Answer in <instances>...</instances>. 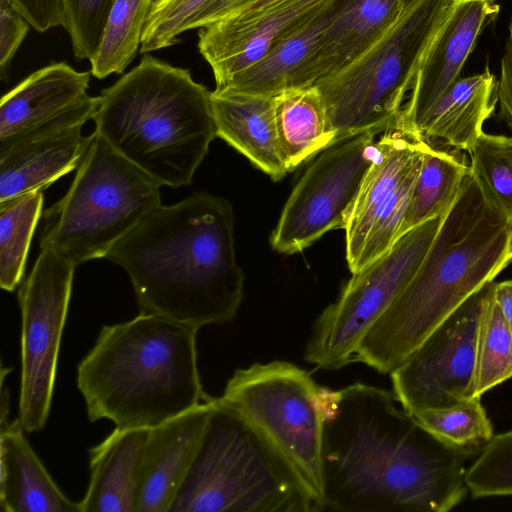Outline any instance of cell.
<instances>
[{"label":"cell","mask_w":512,"mask_h":512,"mask_svg":"<svg viewBox=\"0 0 512 512\" xmlns=\"http://www.w3.org/2000/svg\"><path fill=\"white\" fill-rule=\"evenodd\" d=\"M323 511L447 512L468 495L467 462L397 406L393 392L356 382L321 387Z\"/></svg>","instance_id":"cell-1"},{"label":"cell","mask_w":512,"mask_h":512,"mask_svg":"<svg viewBox=\"0 0 512 512\" xmlns=\"http://www.w3.org/2000/svg\"><path fill=\"white\" fill-rule=\"evenodd\" d=\"M105 258L128 274L140 312L198 330L232 321L243 298L232 205L204 191L154 209Z\"/></svg>","instance_id":"cell-2"},{"label":"cell","mask_w":512,"mask_h":512,"mask_svg":"<svg viewBox=\"0 0 512 512\" xmlns=\"http://www.w3.org/2000/svg\"><path fill=\"white\" fill-rule=\"evenodd\" d=\"M512 262V221L468 173L405 289L364 335L354 362L387 374L456 309Z\"/></svg>","instance_id":"cell-3"},{"label":"cell","mask_w":512,"mask_h":512,"mask_svg":"<svg viewBox=\"0 0 512 512\" xmlns=\"http://www.w3.org/2000/svg\"><path fill=\"white\" fill-rule=\"evenodd\" d=\"M198 329L140 312L104 325L77 365L76 383L91 422L153 428L210 398L197 364Z\"/></svg>","instance_id":"cell-4"},{"label":"cell","mask_w":512,"mask_h":512,"mask_svg":"<svg viewBox=\"0 0 512 512\" xmlns=\"http://www.w3.org/2000/svg\"><path fill=\"white\" fill-rule=\"evenodd\" d=\"M95 132L162 186H188L217 137L211 91L150 55L102 90Z\"/></svg>","instance_id":"cell-5"},{"label":"cell","mask_w":512,"mask_h":512,"mask_svg":"<svg viewBox=\"0 0 512 512\" xmlns=\"http://www.w3.org/2000/svg\"><path fill=\"white\" fill-rule=\"evenodd\" d=\"M291 467L234 409L215 398L170 512H318Z\"/></svg>","instance_id":"cell-6"},{"label":"cell","mask_w":512,"mask_h":512,"mask_svg":"<svg viewBox=\"0 0 512 512\" xmlns=\"http://www.w3.org/2000/svg\"><path fill=\"white\" fill-rule=\"evenodd\" d=\"M455 0H412L367 51L315 85L335 134L395 131L419 64Z\"/></svg>","instance_id":"cell-7"},{"label":"cell","mask_w":512,"mask_h":512,"mask_svg":"<svg viewBox=\"0 0 512 512\" xmlns=\"http://www.w3.org/2000/svg\"><path fill=\"white\" fill-rule=\"evenodd\" d=\"M66 194L42 213L39 248L76 267L105 258L154 209L160 185L95 131Z\"/></svg>","instance_id":"cell-8"},{"label":"cell","mask_w":512,"mask_h":512,"mask_svg":"<svg viewBox=\"0 0 512 512\" xmlns=\"http://www.w3.org/2000/svg\"><path fill=\"white\" fill-rule=\"evenodd\" d=\"M321 387L297 365L274 360L237 369L219 399L268 442L323 511Z\"/></svg>","instance_id":"cell-9"},{"label":"cell","mask_w":512,"mask_h":512,"mask_svg":"<svg viewBox=\"0 0 512 512\" xmlns=\"http://www.w3.org/2000/svg\"><path fill=\"white\" fill-rule=\"evenodd\" d=\"M445 215L403 233L380 257L358 272L315 320L304 359L326 370L354 363L360 341L405 289L428 253Z\"/></svg>","instance_id":"cell-10"},{"label":"cell","mask_w":512,"mask_h":512,"mask_svg":"<svg viewBox=\"0 0 512 512\" xmlns=\"http://www.w3.org/2000/svg\"><path fill=\"white\" fill-rule=\"evenodd\" d=\"M76 266L53 249L40 250L19 286L21 377L19 421L25 432L48 419Z\"/></svg>","instance_id":"cell-11"},{"label":"cell","mask_w":512,"mask_h":512,"mask_svg":"<svg viewBox=\"0 0 512 512\" xmlns=\"http://www.w3.org/2000/svg\"><path fill=\"white\" fill-rule=\"evenodd\" d=\"M375 137L355 135L322 151L286 201L271 235L274 250L294 254L330 230H345L376 157Z\"/></svg>","instance_id":"cell-12"},{"label":"cell","mask_w":512,"mask_h":512,"mask_svg":"<svg viewBox=\"0 0 512 512\" xmlns=\"http://www.w3.org/2000/svg\"><path fill=\"white\" fill-rule=\"evenodd\" d=\"M494 287L491 281L469 297L390 372L393 393L408 413L476 397L479 326Z\"/></svg>","instance_id":"cell-13"},{"label":"cell","mask_w":512,"mask_h":512,"mask_svg":"<svg viewBox=\"0 0 512 512\" xmlns=\"http://www.w3.org/2000/svg\"><path fill=\"white\" fill-rule=\"evenodd\" d=\"M428 147L423 141L394 131L386 132L376 142V157L345 228L346 260L351 273L380 257L401 236Z\"/></svg>","instance_id":"cell-14"},{"label":"cell","mask_w":512,"mask_h":512,"mask_svg":"<svg viewBox=\"0 0 512 512\" xmlns=\"http://www.w3.org/2000/svg\"><path fill=\"white\" fill-rule=\"evenodd\" d=\"M334 0H286L250 17L230 15L198 31V49L210 65L216 88L316 17Z\"/></svg>","instance_id":"cell-15"},{"label":"cell","mask_w":512,"mask_h":512,"mask_svg":"<svg viewBox=\"0 0 512 512\" xmlns=\"http://www.w3.org/2000/svg\"><path fill=\"white\" fill-rule=\"evenodd\" d=\"M498 12V0H455L419 64L394 132L412 139L426 114L460 78L477 38Z\"/></svg>","instance_id":"cell-16"},{"label":"cell","mask_w":512,"mask_h":512,"mask_svg":"<svg viewBox=\"0 0 512 512\" xmlns=\"http://www.w3.org/2000/svg\"><path fill=\"white\" fill-rule=\"evenodd\" d=\"M215 405L211 397L149 429L136 512H170Z\"/></svg>","instance_id":"cell-17"},{"label":"cell","mask_w":512,"mask_h":512,"mask_svg":"<svg viewBox=\"0 0 512 512\" xmlns=\"http://www.w3.org/2000/svg\"><path fill=\"white\" fill-rule=\"evenodd\" d=\"M336 1L280 41L258 62L235 75L224 88L216 90L273 97L286 90L315 85L325 76V34Z\"/></svg>","instance_id":"cell-18"},{"label":"cell","mask_w":512,"mask_h":512,"mask_svg":"<svg viewBox=\"0 0 512 512\" xmlns=\"http://www.w3.org/2000/svg\"><path fill=\"white\" fill-rule=\"evenodd\" d=\"M82 127L0 144V203L42 192L76 169L94 136L82 135Z\"/></svg>","instance_id":"cell-19"},{"label":"cell","mask_w":512,"mask_h":512,"mask_svg":"<svg viewBox=\"0 0 512 512\" xmlns=\"http://www.w3.org/2000/svg\"><path fill=\"white\" fill-rule=\"evenodd\" d=\"M91 72L65 62L30 74L0 101V144L19 138L64 113L88 95Z\"/></svg>","instance_id":"cell-20"},{"label":"cell","mask_w":512,"mask_h":512,"mask_svg":"<svg viewBox=\"0 0 512 512\" xmlns=\"http://www.w3.org/2000/svg\"><path fill=\"white\" fill-rule=\"evenodd\" d=\"M211 106L217 137L274 181L289 172L277 138L274 96L215 89Z\"/></svg>","instance_id":"cell-21"},{"label":"cell","mask_w":512,"mask_h":512,"mask_svg":"<svg viewBox=\"0 0 512 512\" xmlns=\"http://www.w3.org/2000/svg\"><path fill=\"white\" fill-rule=\"evenodd\" d=\"M150 428L115 429L89 450L90 481L81 512H136Z\"/></svg>","instance_id":"cell-22"},{"label":"cell","mask_w":512,"mask_h":512,"mask_svg":"<svg viewBox=\"0 0 512 512\" xmlns=\"http://www.w3.org/2000/svg\"><path fill=\"white\" fill-rule=\"evenodd\" d=\"M497 85L488 67L482 73L459 78L426 114L412 139L469 152L498 102Z\"/></svg>","instance_id":"cell-23"},{"label":"cell","mask_w":512,"mask_h":512,"mask_svg":"<svg viewBox=\"0 0 512 512\" xmlns=\"http://www.w3.org/2000/svg\"><path fill=\"white\" fill-rule=\"evenodd\" d=\"M19 419L0 430L3 512H81L54 482L24 435Z\"/></svg>","instance_id":"cell-24"},{"label":"cell","mask_w":512,"mask_h":512,"mask_svg":"<svg viewBox=\"0 0 512 512\" xmlns=\"http://www.w3.org/2000/svg\"><path fill=\"white\" fill-rule=\"evenodd\" d=\"M405 6L406 0H337L325 34V76L367 51L397 22Z\"/></svg>","instance_id":"cell-25"},{"label":"cell","mask_w":512,"mask_h":512,"mask_svg":"<svg viewBox=\"0 0 512 512\" xmlns=\"http://www.w3.org/2000/svg\"><path fill=\"white\" fill-rule=\"evenodd\" d=\"M274 113L280 151L289 172L335 143L327 108L316 85L277 94Z\"/></svg>","instance_id":"cell-26"},{"label":"cell","mask_w":512,"mask_h":512,"mask_svg":"<svg viewBox=\"0 0 512 512\" xmlns=\"http://www.w3.org/2000/svg\"><path fill=\"white\" fill-rule=\"evenodd\" d=\"M459 150L428 147L406 211L401 235L421 223L445 215L469 173Z\"/></svg>","instance_id":"cell-27"},{"label":"cell","mask_w":512,"mask_h":512,"mask_svg":"<svg viewBox=\"0 0 512 512\" xmlns=\"http://www.w3.org/2000/svg\"><path fill=\"white\" fill-rule=\"evenodd\" d=\"M152 3L153 0H114L98 47L89 60L94 77L121 74L133 61L141 47Z\"/></svg>","instance_id":"cell-28"},{"label":"cell","mask_w":512,"mask_h":512,"mask_svg":"<svg viewBox=\"0 0 512 512\" xmlns=\"http://www.w3.org/2000/svg\"><path fill=\"white\" fill-rule=\"evenodd\" d=\"M42 206V192L0 203V286L7 292H13L24 280L27 255L42 217Z\"/></svg>","instance_id":"cell-29"},{"label":"cell","mask_w":512,"mask_h":512,"mask_svg":"<svg viewBox=\"0 0 512 512\" xmlns=\"http://www.w3.org/2000/svg\"><path fill=\"white\" fill-rule=\"evenodd\" d=\"M469 154V174L484 199L512 221V137L483 132Z\"/></svg>","instance_id":"cell-30"},{"label":"cell","mask_w":512,"mask_h":512,"mask_svg":"<svg viewBox=\"0 0 512 512\" xmlns=\"http://www.w3.org/2000/svg\"><path fill=\"white\" fill-rule=\"evenodd\" d=\"M411 415L441 441L477 454L494 436L493 424L481 403V397Z\"/></svg>","instance_id":"cell-31"},{"label":"cell","mask_w":512,"mask_h":512,"mask_svg":"<svg viewBox=\"0 0 512 512\" xmlns=\"http://www.w3.org/2000/svg\"><path fill=\"white\" fill-rule=\"evenodd\" d=\"M512 377V333L494 299L488 300L478 333L475 396Z\"/></svg>","instance_id":"cell-32"},{"label":"cell","mask_w":512,"mask_h":512,"mask_svg":"<svg viewBox=\"0 0 512 512\" xmlns=\"http://www.w3.org/2000/svg\"><path fill=\"white\" fill-rule=\"evenodd\" d=\"M216 0H153L142 39L141 53L168 48L179 36L200 29L203 17Z\"/></svg>","instance_id":"cell-33"},{"label":"cell","mask_w":512,"mask_h":512,"mask_svg":"<svg viewBox=\"0 0 512 512\" xmlns=\"http://www.w3.org/2000/svg\"><path fill=\"white\" fill-rule=\"evenodd\" d=\"M465 482L474 499L512 495V429L494 434L467 467Z\"/></svg>","instance_id":"cell-34"},{"label":"cell","mask_w":512,"mask_h":512,"mask_svg":"<svg viewBox=\"0 0 512 512\" xmlns=\"http://www.w3.org/2000/svg\"><path fill=\"white\" fill-rule=\"evenodd\" d=\"M114 0H63V27L77 60L94 55Z\"/></svg>","instance_id":"cell-35"},{"label":"cell","mask_w":512,"mask_h":512,"mask_svg":"<svg viewBox=\"0 0 512 512\" xmlns=\"http://www.w3.org/2000/svg\"><path fill=\"white\" fill-rule=\"evenodd\" d=\"M30 24L16 9L11 0H0V70H6L20 44L29 31Z\"/></svg>","instance_id":"cell-36"},{"label":"cell","mask_w":512,"mask_h":512,"mask_svg":"<svg viewBox=\"0 0 512 512\" xmlns=\"http://www.w3.org/2000/svg\"><path fill=\"white\" fill-rule=\"evenodd\" d=\"M37 32L62 26L64 22L63 0H11Z\"/></svg>","instance_id":"cell-37"},{"label":"cell","mask_w":512,"mask_h":512,"mask_svg":"<svg viewBox=\"0 0 512 512\" xmlns=\"http://www.w3.org/2000/svg\"><path fill=\"white\" fill-rule=\"evenodd\" d=\"M500 117L512 132V18L501 58L500 77L497 85Z\"/></svg>","instance_id":"cell-38"},{"label":"cell","mask_w":512,"mask_h":512,"mask_svg":"<svg viewBox=\"0 0 512 512\" xmlns=\"http://www.w3.org/2000/svg\"><path fill=\"white\" fill-rule=\"evenodd\" d=\"M250 1L252 0H216L203 17L201 28L237 12Z\"/></svg>","instance_id":"cell-39"},{"label":"cell","mask_w":512,"mask_h":512,"mask_svg":"<svg viewBox=\"0 0 512 512\" xmlns=\"http://www.w3.org/2000/svg\"><path fill=\"white\" fill-rule=\"evenodd\" d=\"M494 299L500 307L512 333V280L495 283Z\"/></svg>","instance_id":"cell-40"},{"label":"cell","mask_w":512,"mask_h":512,"mask_svg":"<svg viewBox=\"0 0 512 512\" xmlns=\"http://www.w3.org/2000/svg\"><path fill=\"white\" fill-rule=\"evenodd\" d=\"M286 0H252L237 12L231 15L250 17L264 12ZM230 16V15H229Z\"/></svg>","instance_id":"cell-41"},{"label":"cell","mask_w":512,"mask_h":512,"mask_svg":"<svg viewBox=\"0 0 512 512\" xmlns=\"http://www.w3.org/2000/svg\"><path fill=\"white\" fill-rule=\"evenodd\" d=\"M411 1H412V0H406V5H407L409 2H411Z\"/></svg>","instance_id":"cell-42"}]
</instances>
